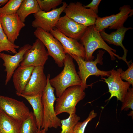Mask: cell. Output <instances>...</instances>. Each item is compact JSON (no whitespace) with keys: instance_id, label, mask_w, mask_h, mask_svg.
Returning a JSON list of instances; mask_svg holds the SVG:
<instances>
[{"instance_id":"6da1fadb","label":"cell","mask_w":133,"mask_h":133,"mask_svg":"<svg viewBox=\"0 0 133 133\" xmlns=\"http://www.w3.org/2000/svg\"><path fill=\"white\" fill-rule=\"evenodd\" d=\"M73 59L69 54H66L63 69L56 76L50 79V83L55 89L57 98L68 88L81 85V80L77 72Z\"/></svg>"},{"instance_id":"7a4b0ae2","label":"cell","mask_w":133,"mask_h":133,"mask_svg":"<svg viewBox=\"0 0 133 133\" xmlns=\"http://www.w3.org/2000/svg\"><path fill=\"white\" fill-rule=\"evenodd\" d=\"M80 43L84 46L85 52V60L88 61H93V54L96 50L102 49L109 54L111 59L114 60L116 57L122 60V57L115 53L116 50L108 45L102 39L99 32L95 28L94 25L87 27L85 33L80 39Z\"/></svg>"},{"instance_id":"3957f363","label":"cell","mask_w":133,"mask_h":133,"mask_svg":"<svg viewBox=\"0 0 133 133\" xmlns=\"http://www.w3.org/2000/svg\"><path fill=\"white\" fill-rule=\"evenodd\" d=\"M50 75L48 74L47 76V84L42 96L44 115L41 129H44L46 132L49 128L53 127L56 129L61 126V120L57 117L54 107L57 98L54 93L55 89L50 83Z\"/></svg>"},{"instance_id":"277c9868","label":"cell","mask_w":133,"mask_h":133,"mask_svg":"<svg viewBox=\"0 0 133 133\" xmlns=\"http://www.w3.org/2000/svg\"><path fill=\"white\" fill-rule=\"evenodd\" d=\"M105 51L102 50L99 51L97 54L96 58L94 61H87L81 57L73 54L70 55L77 62L78 67L79 71L77 73L81 81V86L84 91L91 85H87L86 81L90 76H101V77H108L110 74V71H104L99 69L97 66V64H103V56Z\"/></svg>"},{"instance_id":"5b68a950","label":"cell","mask_w":133,"mask_h":133,"mask_svg":"<svg viewBox=\"0 0 133 133\" xmlns=\"http://www.w3.org/2000/svg\"><path fill=\"white\" fill-rule=\"evenodd\" d=\"M85 95L81 85L74 86L68 88L56 99L55 108L56 115L64 112L69 115L76 113V105Z\"/></svg>"},{"instance_id":"8992f818","label":"cell","mask_w":133,"mask_h":133,"mask_svg":"<svg viewBox=\"0 0 133 133\" xmlns=\"http://www.w3.org/2000/svg\"><path fill=\"white\" fill-rule=\"evenodd\" d=\"M34 34L46 48L49 55L53 58L58 66L60 67L64 66V62L66 54L60 42L50 32L40 28H36Z\"/></svg>"},{"instance_id":"52a82bcc","label":"cell","mask_w":133,"mask_h":133,"mask_svg":"<svg viewBox=\"0 0 133 133\" xmlns=\"http://www.w3.org/2000/svg\"><path fill=\"white\" fill-rule=\"evenodd\" d=\"M63 12L70 18L87 27L94 25L99 17L91 9L85 8L78 2L70 3Z\"/></svg>"},{"instance_id":"ba28073f","label":"cell","mask_w":133,"mask_h":133,"mask_svg":"<svg viewBox=\"0 0 133 133\" xmlns=\"http://www.w3.org/2000/svg\"><path fill=\"white\" fill-rule=\"evenodd\" d=\"M119 9L120 12L116 14L102 17H98L94 24L96 30L100 32L108 28L117 29L123 27L128 17L132 15L133 9L128 5H124Z\"/></svg>"},{"instance_id":"9c48e42d","label":"cell","mask_w":133,"mask_h":133,"mask_svg":"<svg viewBox=\"0 0 133 133\" xmlns=\"http://www.w3.org/2000/svg\"><path fill=\"white\" fill-rule=\"evenodd\" d=\"M0 109L21 124L30 112L23 101L0 95Z\"/></svg>"},{"instance_id":"30bf717a","label":"cell","mask_w":133,"mask_h":133,"mask_svg":"<svg viewBox=\"0 0 133 133\" xmlns=\"http://www.w3.org/2000/svg\"><path fill=\"white\" fill-rule=\"evenodd\" d=\"M123 71L121 68L116 70L113 68L110 70V74L107 78H101L108 85L109 92L110 94L108 100L115 97L118 100L123 102L131 84L128 82L123 81L120 78V75Z\"/></svg>"},{"instance_id":"8fae6325","label":"cell","mask_w":133,"mask_h":133,"mask_svg":"<svg viewBox=\"0 0 133 133\" xmlns=\"http://www.w3.org/2000/svg\"><path fill=\"white\" fill-rule=\"evenodd\" d=\"M63 5L60 7L45 12L40 10L33 14L34 20L32 25L34 28H40L45 31L50 32L55 27L60 17L61 14L68 4L63 2Z\"/></svg>"},{"instance_id":"7c38bea8","label":"cell","mask_w":133,"mask_h":133,"mask_svg":"<svg viewBox=\"0 0 133 133\" xmlns=\"http://www.w3.org/2000/svg\"><path fill=\"white\" fill-rule=\"evenodd\" d=\"M49 56L44 45L37 38L25 53L20 65L34 67L44 66Z\"/></svg>"},{"instance_id":"4fadbf2b","label":"cell","mask_w":133,"mask_h":133,"mask_svg":"<svg viewBox=\"0 0 133 133\" xmlns=\"http://www.w3.org/2000/svg\"><path fill=\"white\" fill-rule=\"evenodd\" d=\"M0 23L8 40L14 44L21 29L25 26L17 13L11 15L0 13Z\"/></svg>"},{"instance_id":"5bb4252c","label":"cell","mask_w":133,"mask_h":133,"mask_svg":"<svg viewBox=\"0 0 133 133\" xmlns=\"http://www.w3.org/2000/svg\"><path fill=\"white\" fill-rule=\"evenodd\" d=\"M47 83V77L44 73V66L35 67L22 94L28 96L42 95Z\"/></svg>"},{"instance_id":"9a60e30c","label":"cell","mask_w":133,"mask_h":133,"mask_svg":"<svg viewBox=\"0 0 133 133\" xmlns=\"http://www.w3.org/2000/svg\"><path fill=\"white\" fill-rule=\"evenodd\" d=\"M55 27L65 36L78 40H80L87 27L76 22L65 15L60 17Z\"/></svg>"},{"instance_id":"2e32d148","label":"cell","mask_w":133,"mask_h":133,"mask_svg":"<svg viewBox=\"0 0 133 133\" xmlns=\"http://www.w3.org/2000/svg\"><path fill=\"white\" fill-rule=\"evenodd\" d=\"M31 46L29 44L24 45L19 49L18 52L13 55L4 53H0V58L4 61L3 65L5 68L4 71L6 73L5 85H7L10 80L15 71L20 66L24 54Z\"/></svg>"},{"instance_id":"e0dca14e","label":"cell","mask_w":133,"mask_h":133,"mask_svg":"<svg viewBox=\"0 0 133 133\" xmlns=\"http://www.w3.org/2000/svg\"><path fill=\"white\" fill-rule=\"evenodd\" d=\"M50 33L61 43L66 54L74 55L85 59L84 47L78 40L65 36L55 27Z\"/></svg>"},{"instance_id":"ac0fdd59","label":"cell","mask_w":133,"mask_h":133,"mask_svg":"<svg viewBox=\"0 0 133 133\" xmlns=\"http://www.w3.org/2000/svg\"><path fill=\"white\" fill-rule=\"evenodd\" d=\"M131 27H126L124 26L120 28L110 34L106 33L104 30L100 32V33L102 39L109 44L121 46L123 49L124 54L122 58L123 60L127 64L128 67L130 65L131 61H128L126 59L128 50L125 48L122 43L126 32L129 30L132 29Z\"/></svg>"},{"instance_id":"d6986e66","label":"cell","mask_w":133,"mask_h":133,"mask_svg":"<svg viewBox=\"0 0 133 133\" xmlns=\"http://www.w3.org/2000/svg\"><path fill=\"white\" fill-rule=\"evenodd\" d=\"M34 67L20 65L15 71L12 77L16 93H22L30 79Z\"/></svg>"},{"instance_id":"ffe728a7","label":"cell","mask_w":133,"mask_h":133,"mask_svg":"<svg viewBox=\"0 0 133 133\" xmlns=\"http://www.w3.org/2000/svg\"><path fill=\"white\" fill-rule=\"evenodd\" d=\"M18 96L25 98L30 104L33 110V114L35 118L38 130H40L42 125L44 108L42 101V95L28 96L16 93Z\"/></svg>"},{"instance_id":"44dd1931","label":"cell","mask_w":133,"mask_h":133,"mask_svg":"<svg viewBox=\"0 0 133 133\" xmlns=\"http://www.w3.org/2000/svg\"><path fill=\"white\" fill-rule=\"evenodd\" d=\"M21 125L0 109V133H21Z\"/></svg>"},{"instance_id":"7402d4cb","label":"cell","mask_w":133,"mask_h":133,"mask_svg":"<svg viewBox=\"0 0 133 133\" xmlns=\"http://www.w3.org/2000/svg\"><path fill=\"white\" fill-rule=\"evenodd\" d=\"M41 10L37 0H23L17 13L21 20L24 22L27 17Z\"/></svg>"},{"instance_id":"603a6c76","label":"cell","mask_w":133,"mask_h":133,"mask_svg":"<svg viewBox=\"0 0 133 133\" xmlns=\"http://www.w3.org/2000/svg\"><path fill=\"white\" fill-rule=\"evenodd\" d=\"M2 5L0 4V7ZM19 46L10 42L8 39L0 23V53L3 51L16 54Z\"/></svg>"},{"instance_id":"cb8c5ba5","label":"cell","mask_w":133,"mask_h":133,"mask_svg":"<svg viewBox=\"0 0 133 133\" xmlns=\"http://www.w3.org/2000/svg\"><path fill=\"white\" fill-rule=\"evenodd\" d=\"M80 119L74 113L70 114L68 118L60 120L62 129L60 133H73L74 128Z\"/></svg>"},{"instance_id":"d4e9b609","label":"cell","mask_w":133,"mask_h":133,"mask_svg":"<svg viewBox=\"0 0 133 133\" xmlns=\"http://www.w3.org/2000/svg\"><path fill=\"white\" fill-rule=\"evenodd\" d=\"M36 120L32 111L28 116L22 123L21 133H36L38 130Z\"/></svg>"},{"instance_id":"484cf974","label":"cell","mask_w":133,"mask_h":133,"mask_svg":"<svg viewBox=\"0 0 133 133\" xmlns=\"http://www.w3.org/2000/svg\"><path fill=\"white\" fill-rule=\"evenodd\" d=\"M23 0H10L2 7H0V13L11 15L16 13Z\"/></svg>"},{"instance_id":"4316f807","label":"cell","mask_w":133,"mask_h":133,"mask_svg":"<svg viewBox=\"0 0 133 133\" xmlns=\"http://www.w3.org/2000/svg\"><path fill=\"white\" fill-rule=\"evenodd\" d=\"M41 10L45 12L56 9L57 7L62 3V0H37Z\"/></svg>"},{"instance_id":"83f0119b","label":"cell","mask_w":133,"mask_h":133,"mask_svg":"<svg viewBox=\"0 0 133 133\" xmlns=\"http://www.w3.org/2000/svg\"><path fill=\"white\" fill-rule=\"evenodd\" d=\"M97 116L94 110L91 111L87 118L82 122H77L74 129L73 133H84L85 128L89 122Z\"/></svg>"},{"instance_id":"f1b7e54d","label":"cell","mask_w":133,"mask_h":133,"mask_svg":"<svg viewBox=\"0 0 133 133\" xmlns=\"http://www.w3.org/2000/svg\"><path fill=\"white\" fill-rule=\"evenodd\" d=\"M129 109L133 111V87L130 88L122 102L121 111H127Z\"/></svg>"},{"instance_id":"f546056e","label":"cell","mask_w":133,"mask_h":133,"mask_svg":"<svg viewBox=\"0 0 133 133\" xmlns=\"http://www.w3.org/2000/svg\"><path fill=\"white\" fill-rule=\"evenodd\" d=\"M121 79L129 82L133 87V63L132 62L125 71H123L120 75Z\"/></svg>"},{"instance_id":"4dcf8cb0","label":"cell","mask_w":133,"mask_h":133,"mask_svg":"<svg viewBox=\"0 0 133 133\" xmlns=\"http://www.w3.org/2000/svg\"><path fill=\"white\" fill-rule=\"evenodd\" d=\"M101 1V0H93L89 4L84 6L86 8L91 9L97 15L98 6Z\"/></svg>"},{"instance_id":"1f68e13d","label":"cell","mask_w":133,"mask_h":133,"mask_svg":"<svg viewBox=\"0 0 133 133\" xmlns=\"http://www.w3.org/2000/svg\"><path fill=\"white\" fill-rule=\"evenodd\" d=\"M8 0H0V4L4 5L8 1Z\"/></svg>"},{"instance_id":"d6a6232c","label":"cell","mask_w":133,"mask_h":133,"mask_svg":"<svg viewBox=\"0 0 133 133\" xmlns=\"http://www.w3.org/2000/svg\"><path fill=\"white\" fill-rule=\"evenodd\" d=\"M36 133H47L46 131L44 129L38 130Z\"/></svg>"},{"instance_id":"836d02e7","label":"cell","mask_w":133,"mask_h":133,"mask_svg":"<svg viewBox=\"0 0 133 133\" xmlns=\"http://www.w3.org/2000/svg\"><path fill=\"white\" fill-rule=\"evenodd\" d=\"M133 111L132 110L129 113L128 115L129 116H131L132 117H133Z\"/></svg>"},{"instance_id":"e575fe53","label":"cell","mask_w":133,"mask_h":133,"mask_svg":"<svg viewBox=\"0 0 133 133\" xmlns=\"http://www.w3.org/2000/svg\"></svg>"}]
</instances>
